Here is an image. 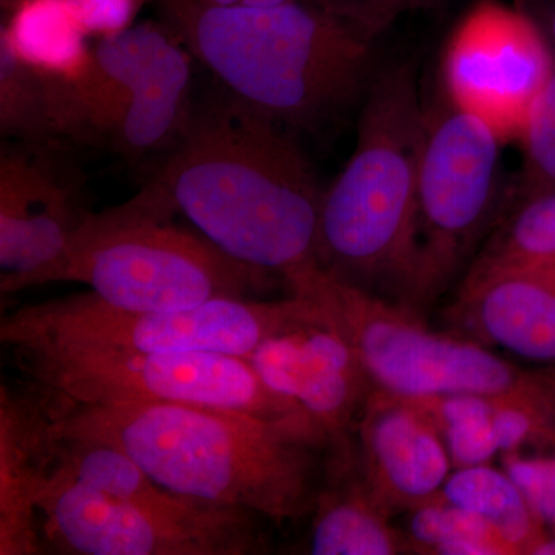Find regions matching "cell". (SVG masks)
I'll return each mask as SVG.
<instances>
[{
  "instance_id": "cell-1",
  "label": "cell",
  "mask_w": 555,
  "mask_h": 555,
  "mask_svg": "<svg viewBox=\"0 0 555 555\" xmlns=\"http://www.w3.org/2000/svg\"><path fill=\"white\" fill-rule=\"evenodd\" d=\"M153 182L222 254L315 299L323 192L281 124L230 98L189 120Z\"/></svg>"
},
{
  "instance_id": "cell-2",
  "label": "cell",
  "mask_w": 555,
  "mask_h": 555,
  "mask_svg": "<svg viewBox=\"0 0 555 555\" xmlns=\"http://www.w3.org/2000/svg\"><path fill=\"white\" fill-rule=\"evenodd\" d=\"M50 404L62 436L122 449L173 494L275 524L315 506L317 451L328 444L310 423L188 404Z\"/></svg>"
},
{
  "instance_id": "cell-3",
  "label": "cell",
  "mask_w": 555,
  "mask_h": 555,
  "mask_svg": "<svg viewBox=\"0 0 555 555\" xmlns=\"http://www.w3.org/2000/svg\"><path fill=\"white\" fill-rule=\"evenodd\" d=\"M163 9L175 38L230 98L281 126L315 129L371 83L372 40L317 3L163 0Z\"/></svg>"
},
{
  "instance_id": "cell-4",
  "label": "cell",
  "mask_w": 555,
  "mask_h": 555,
  "mask_svg": "<svg viewBox=\"0 0 555 555\" xmlns=\"http://www.w3.org/2000/svg\"><path fill=\"white\" fill-rule=\"evenodd\" d=\"M364 102L356 150L321 198L317 257L339 283L416 312L426 107L414 65H387Z\"/></svg>"
},
{
  "instance_id": "cell-5",
  "label": "cell",
  "mask_w": 555,
  "mask_h": 555,
  "mask_svg": "<svg viewBox=\"0 0 555 555\" xmlns=\"http://www.w3.org/2000/svg\"><path fill=\"white\" fill-rule=\"evenodd\" d=\"M150 182L134 198L89 214L51 283L86 284L109 306L171 312L218 298H244L266 273L222 254Z\"/></svg>"
},
{
  "instance_id": "cell-6",
  "label": "cell",
  "mask_w": 555,
  "mask_h": 555,
  "mask_svg": "<svg viewBox=\"0 0 555 555\" xmlns=\"http://www.w3.org/2000/svg\"><path fill=\"white\" fill-rule=\"evenodd\" d=\"M315 299L218 298L171 312L109 306L96 295L53 299L7 313L0 339L11 350L79 352H210L247 357L266 339L323 315Z\"/></svg>"
},
{
  "instance_id": "cell-7",
  "label": "cell",
  "mask_w": 555,
  "mask_h": 555,
  "mask_svg": "<svg viewBox=\"0 0 555 555\" xmlns=\"http://www.w3.org/2000/svg\"><path fill=\"white\" fill-rule=\"evenodd\" d=\"M324 306L356 347L372 385L404 398L481 396L555 403L545 367L528 371L491 347L433 331L420 313L328 278Z\"/></svg>"
},
{
  "instance_id": "cell-8",
  "label": "cell",
  "mask_w": 555,
  "mask_h": 555,
  "mask_svg": "<svg viewBox=\"0 0 555 555\" xmlns=\"http://www.w3.org/2000/svg\"><path fill=\"white\" fill-rule=\"evenodd\" d=\"M31 386L68 406L188 404L315 423L262 383L246 357L210 352L11 350Z\"/></svg>"
},
{
  "instance_id": "cell-9",
  "label": "cell",
  "mask_w": 555,
  "mask_h": 555,
  "mask_svg": "<svg viewBox=\"0 0 555 555\" xmlns=\"http://www.w3.org/2000/svg\"><path fill=\"white\" fill-rule=\"evenodd\" d=\"M502 144L483 120L447 98L426 108L416 193V312L447 291L502 218Z\"/></svg>"
},
{
  "instance_id": "cell-10",
  "label": "cell",
  "mask_w": 555,
  "mask_h": 555,
  "mask_svg": "<svg viewBox=\"0 0 555 555\" xmlns=\"http://www.w3.org/2000/svg\"><path fill=\"white\" fill-rule=\"evenodd\" d=\"M43 543L72 555H247L264 547L257 514L171 495L113 499L50 477L39 500Z\"/></svg>"
},
{
  "instance_id": "cell-11",
  "label": "cell",
  "mask_w": 555,
  "mask_h": 555,
  "mask_svg": "<svg viewBox=\"0 0 555 555\" xmlns=\"http://www.w3.org/2000/svg\"><path fill=\"white\" fill-rule=\"evenodd\" d=\"M555 73L545 33L524 11L480 0L452 31L441 60L444 98L502 142L520 137L532 102Z\"/></svg>"
},
{
  "instance_id": "cell-12",
  "label": "cell",
  "mask_w": 555,
  "mask_h": 555,
  "mask_svg": "<svg viewBox=\"0 0 555 555\" xmlns=\"http://www.w3.org/2000/svg\"><path fill=\"white\" fill-rule=\"evenodd\" d=\"M246 358L266 386L315 423L326 437L328 460L353 459V433L374 385L327 309L266 339Z\"/></svg>"
},
{
  "instance_id": "cell-13",
  "label": "cell",
  "mask_w": 555,
  "mask_h": 555,
  "mask_svg": "<svg viewBox=\"0 0 555 555\" xmlns=\"http://www.w3.org/2000/svg\"><path fill=\"white\" fill-rule=\"evenodd\" d=\"M75 193L28 155L0 159V292L49 284L87 217Z\"/></svg>"
},
{
  "instance_id": "cell-14",
  "label": "cell",
  "mask_w": 555,
  "mask_h": 555,
  "mask_svg": "<svg viewBox=\"0 0 555 555\" xmlns=\"http://www.w3.org/2000/svg\"><path fill=\"white\" fill-rule=\"evenodd\" d=\"M353 443L364 483L390 514L409 513L440 494L454 470L425 409L378 387L361 411Z\"/></svg>"
},
{
  "instance_id": "cell-15",
  "label": "cell",
  "mask_w": 555,
  "mask_h": 555,
  "mask_svg": "<svg viewBox=\"0 0 555 555\" xmlns=\"http://www.w3.org/2000/svg\"><path fill=\"white\" fill-rule=\"evenodd\" d=\"M447 320L452 334L555 366V264L466 275Z\"/></svg>"
},
{
  "instance_id": "cell-16",
  "label": "cell",
  "mask_w": 555,
  "mask_h": 555,
  "mask_svg": "<svg viewBox=\"0 0 555 555\" xmlns=\"http://www.w3.org/2000/svg\"><path fill=\"white\" fill-rule=\"evenodd\" d=\"M61 430L36 387L0 389V555L43 553L39 500L56 459Z\"/></svg>"
},
{
  "instance_id": "cell-17",
  "label": "cell",
  "mask_w": 555,
  "mask_h": 555,
  "mask_svg": "<svg viewBox=\"0 0 555 555\" xmlns=\"http://www.w3.org/2000/svg\"><path fill=\"white\" fill-rule=\"evenodd\" d=\"M169 33L153 24L112 33L72 75L53 73L57 130L109 134L145 62Z\"/></svg>"
},
{
  "instance_id": "cell-18",
  "label": "cell",
  "mask_w": 555,
  "mask_h": 555,
  "mask_svg": "<svg viewBox=\"0 0 555 555\" xmlns=\"http://www.w3.org/2000/svg\"><path fill=\"white\" fill-rule=\"evenodd\" d=\"M327 486L313 506L310 554L396 555L414 553L392 514L369 491L357 460L328 463Z\"/></svg>"
},
{
  "instance_id": "cell-19",
  "label": "cell",
  "mask_w": 555,
  "mask_h": 555,
  "mask_svg": "<svg viewBox=\"0 0 555 555\" xmlns=\"http://www.w3.org/2000/svg\"><path fill=\"white\" fill-rule=\"evenodd\" d=\"M188 51L169 33L145 62L108 134L124 155L141 156L164 147L188 127L192 82Z\"/></svg>"
},
{
  "instance_id": "cell-20",
  "label": "cell",
  "mask_w": 555,
  "mask_h": 555,
  "mask_svg": "<svg viewBox=\"0 0 555 555\" xmlns=\"http://www.w3.org/2000/svg\"><path fill=\"white\" fill-rule=\"evenodd\" d=\"M441 495L491 526L511 555H532L547 537V529L505 469L459 467L449 474Z\"/></svg>"
},
{
  "instance_id": "cell-21",
  "label": "cell",
  "mask_w": 555,
  "mask_h": 555,
  "mask_svg": "<svg viewBox=\"0 0 555 555\" xmlns=\"http://www.w3.org/2000/svg\"><path fill=\"white\" fill-rule=\"evenodd\" d=\"M550 264H555V190L516 198L466 275Z\"/></svg>"
},
{
  "instance_id": "cell-22",
  "label": "cell",
  "mask_w": 555,
  "mask_h": 555,
  "mask_svg": "<svg viewBox=\"0 0 555 555\" xmlns=\"http://www.w3.org/2000/svg\"><path fill=\"white\" fill-rule=\"evenodd\" d=\"M50 477L133 502H158L175 495L156 483L122 449L62 433Z\"/></svg>"
},
{
  "instance_id": "cell-23",
  "label": "cell",
  "mask_w": 555,
  "mask_h": 555,
  "mask_svg": "<svg viewBox=\"0 0 555 555\" xmlns=\"http://www.w3.org/2000/svg\"><path fill=\"white\" fill-rule=\"evenodd\" d=\"M0 129L22 139H46L60 134L53 73L25 60L0 33Z\"/></svg>"
},
{
  "instance_id": "cell-24",
  "label": "cell",
  "mask_w": 555,
  "mask_h": 555,
  "mask_svg": "<svg viewBox=\"0 0 555 555\" xmlns=\"http://www.w3.org/2000/svg\"><path fill=\"white\" fill-rule=\"evenodd\" d=\"M5 31L25 60L47 72L72 75L87 60L83 27L68 0H27Z\"/></svg>"
},
{
  "instance_id": "cell-25",
  "label": "cell",
  "mask_w": 555,
  "mask_h": 555,
  "mask_svg": "<svg viewBox=\"0 0 555 555\" xmlns=\"http://www.w3.org/2000/svg\"><path fill=\"white\" fill-rule=\"evenodd\" d=\"M408 539L414 553L511 555L486 521L438 494L409 511Z\"/></svg>"
},
{
  "instance_id": "cell-26",
  "label": "cell",
  "mask_w": 555,
  "mask_h": 555,
  "mask_svg": "<svg viewBox=\"0 0 555 555\" xmlns=\"http://www.w3.org/2000/svg\"><path fill=\"white\" fill-rule=\"evenodd\" d=\"M411 400L436 423L454 469L488 465L500 454L494 426L496 398L465 393Z\"/></svg>"
},
{
  "instance_id": "cell-27",
  "label": "cell",
  "mask_w": 555,
  "mask_h": 555,
  "mask_svg": "<svg viewBox=\"0 0 555 555\" xmlns=\"http://www.w3.org/2000/svg\"><path fill=\"white\" fill-rule=\"evenodd\" d=\"M524 167L517 196L555 190V73L532 102L521 129Z\"/></svg>"
},
{
  "instance_id": "cell-28",
  "label": "cell",
  "mask_w": 555,
  "mask_h": 555,
  "mask_svg": "<svg viewBox=\"0 0 555 555\" xmlns=\"http://www.w3.org/2000/svg\"><path fill=\"white\" fill-rule=\"evenodd\" d=\"M502 465L539 520L555 534V447L505 452Z\"/></svg>"
},
{
  "instance_id": "cell-29",
  "label": "cell",
  "mask_w": 555,
  "mask_h": 555,
  "mask_svg": "<svg viewBox=\"0 0 555 555\" xmlns=\"http://www.w3.org/2000/svg\"><path fill=\"white\" fill-rule=\"evenodd\" d=\"M315 3L369 40L377 38L398 14L409 10L408 0H315Z\"/></svg>"
},
{
  "instance_id": "cell-30",
  "label": "cell",
  "mask_w": 555,
  "mask_h": 555,
  "mask_svg": "<svg viewBox=\"0 0 555 555\" xmlns=\"http://www.w3.org/2000/svg\"><path fill=\"white\" fill-rule=\"evenodd\" d=\"M83 30L118 33L137 9L138 0H68Z\"/></svg>"
},
{
  "instance_id": "cell-31",
  "label": "cell",
  "mask_w": 555,
  "mask_h": 555,
  "mask_svg": "<svg viewBox=\"0 0 555 555\" xmlns=\"http://www.w3.org/2000/svg\"><path fill=\"white\" fill-rule=\"evenodd\" d=\"M195 2L207 7H272L288 0H195Z\"/></svg>"
},
{
  "instance_id": "cell-32",
  "label": "cell",
  "mask_w": 555,
  "mask_h": 555,
  "mask_svg": "<svg viewBox=\"0 0 555 555\" xmlns=\"http://www.w3.org/2000/svg\"><path fill=\"white\" fill-rule=\"evenodd\" d=\"M441 0H408L409 9H422V7H433L440 3Z\"/></svg>"
},
{
  "instance_id": "cell-33",
  "label": "cell",
  "mask_w": 555,
  "mask_h": 555,
  "mask_svg": "<svg viewBox=\"0 0 555 555\" xmlns=\"http://www.w3.org/2000/svg\"><path fill=\"white\" fill-rule=\"evenodd\" d=\"M550 31H551V39H553V43L555 47V11L553 13V16H551Z\"/></svg>"
},
{
  "instance_id": "cell-34",
  "label": "cell",
  "mask_w": 555,
  "mask_h": 555,
  "mask_svg": "<svg viewBox=\"0 0 555 555\" xmlns=\"http://www.w3.org/2000/svg\"><path fill=\"white\" fill-rule=\"evenodd\" d=\"M547 375H550L551 379H553L555 385V366L545 367Z\"/></svg>"
},
{
  "instance_id": "cell-35",
  "label": "cell",
  "mask_w": 555,
  "mask_h": 555,
  "mask_svg": "<svg viewBox=\"0 0 555 555\" xmlns=\"http://www.w3.org/2000/svg\"><path fill=\"white\" fill-rule=\"evenodd\" d=\"M554 447H555V437H554Z\"/></svg>"
}]
</instances>
